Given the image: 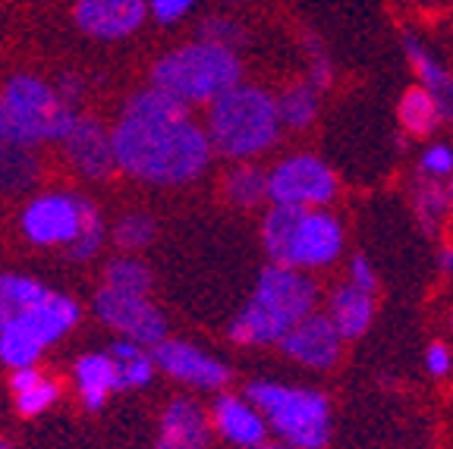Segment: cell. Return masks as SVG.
<instances>
[{"instance_id": "cell-19", "label": "cell", "mask_w": 453, "mask_h": 449, "mask_svg": "<svg viewBox=\"0 0 453 449\" xmlns=\"http://www.w3.org/2000/svg\"><path fill=\"white\" fill-rule=\"evenodd\" d=\"M406 57H410L412 70L418 76V85H422L425 92L432 95L441 107V117L453 119V76L444 70L432 57V50L425 48L422 42H416L412 35H406Z\"/></svg>"}, {"instance_id": "cell-33", "label": "cell", "mask_w": 453, "mask_h": 449, "mask_svg": "<svg viewBox=\"0 0 453 449\" xmlns=\"http://www.w3.org/2000/svg\"><path fill=\"white\" fill-rule=\"evenodd\" d=\"M202 42L224 44V48H236L242 42V28L234 19H224V16H211L202 26Z\"/></svg>"}, {"instance_id": "cell-37", "label": "cell", "mask_w": 453, "mask_h": 449, "mask_svg": "<svg viewBox=\"0 0 453 449\" xmlns=\"http://www.w3.org/2000/svg\"><path fill=\"white\" fill-rule=\"evenodd\" d=\"M309 57H311V85L321 92L331 82V64H327V54L319 42H309Z\"/></svg>"}, {"instance_id": "cell-41", "label": "cell", "mask_w": 453, "mask_h": 449, "mask_svg": "<svg viewBox=\"0 0 453 449\" xmlns=\"http://www.w3.org/2000/svg\"><path fill=\"white\" fill-rule=\"evenodd\" d=\"M255 449H293V446H290V443L277 440V443H262V446H255Z\"/></svg>"}, {"instance_id": "cell-32", "label": "cell", "mask_w": 453, "mask_h": 449, "mask_svg": "<svg viewBox=\"0 0 453 449\" xmlns=\"http://www.w3.org/2000/svg\"><path fill=\"white\" fill-rule=\"evenodd\" d=\"M104 239H107L104 217H101L98 208H92V211H88V220H85V226H82V232H79V239L66 248V252H70L73 261H88L104 248Z\"/></svg>"}, {"instance_id": "cell-31", "label": "cell", "mask_w": 453, "mask_h": 449, "mask_svg": "<svg viewBox=\"0 0 453 449\" xmlns=\"http://www.w3.org/2000/svg\"><path fill=\"white\" fill-rule=\"evenodd\" d=\"M450 208H453L450 189L441 186L438 179H428V183H422L416 189V214L425 232H434V226L441 224V217H444Z\"/></svg>"}, {"instance_id": "cell-4", "label": "cell", "mask_w": 453, "mask_h": 449, "mask_svg": "<svg viewBox=\"0 0 453 449\" xmlns=\"http://www.w3.org/2000/svg\"><path fill=\"white\" fill-rule=\"evenodd\" d=\"M76 113V107L60 98L57 85L32 72H16L0 88V141L28 148L42 141L60 145Z\"/></svg>"}, {"instance_id": "cell-1", "label": "cell", "mask_w": 453, "mask_h": 449, "mask_svg": "<svg viewBox=\"0 0 453 449\" xmlns=\"http://www.w3.org/2000/svg\"><path fill=\"white\" fill-rule=\"evenodd\" d=\"M117 170L149 186H183L205 173L214 148L192 107L157 85L139 88L123 101L111 129Z\"/></svg>"}, {"instance_id": "cell-43", "label": "cell", "mask_w": 453, "mask_h": 449, "mask_svg": "<svg viewBox=\"0 0 453 449\" xmlns=\"http://www.w3.org/2000/svg\"><path fill=\"white\" fill-rule=\"evenodd\" d=\"M447 189H450V198H453V179H450V186H447Z\"/></svg>"}, {"instance_id": "cell-23", "label": "cell", "mask_w": 453, "mask_h": 449, "mask_svg": "<svg viewBox=\"0 0 453 449\" xmlns=\"http://www.w3.org/2000/svg\"><path fill=\"white\" fill-rule=\"evenodd\" d=\"M111 358L120 374V390H142L155 380L157 361H155V349L149 346H139L133 339H117L111 346Z\"/></svg>"}, {"instance_id": "cell-17", "label": "cell", "mask_w": 453, "mask_h": 449, "mask_svg": "<svg viewBox=\"0 0 453 449\" xmlns=\"http://www.w3.org/2000/svg\"><path fill=\"white\" fill-rule=\"evenodd\" d=\"M211 430V412H205L189 396H177L161 415L157 449H208Z\"/></svg>"}, {"instance_id": "cell-2", "label": "cell", "mask_w": 453, "mask_h": 449, "mask_svg": "<svg viewBox=\"0 0 453 449\" xmlns=\"http://www.w3.org/2000/svg\"><path fill=\"white\" fill-rule=\"evenodd\" d=\"M315 299L319 289L299 267H265L252 299L230 323V339L236 346H280V339L311 315Z\"/></svg>"}, {"instance_id": "cell-21", "label": "cell", "mask_w": 453, "mask_h": 449, "mask_svg": "<svg viewBox=\"0 0 453 449\" xmlns=\"http://www.w3.org/2000/svg\"><path fill=\"white\" fill-rule=\"evenodd\" d=\"M10 390H13L16 412L22 418H35L44 415L60 396V384L48 374H42L38 368H19L10 374Z\"/></svg>"}, {"instance_id": "cell-34", "label": "cell", "mask_w": 453, "mask_h": 449, "mask_svg": "<svg viewBox=\"0 0 453 449\" xmlns=\"http://www.w3.org/2000/svg\"><path fill=\"white\" fill-rule=\"evenodd\" d=\"M422 170L432 179H441V176H453V148L447 145H434L422 155Z\"/></svg>"}, {"instance_id": "cell-42", "label": "cell", "mask_w": 453, "mask_h": 449, "mask_svg": "<svg viewBox=\"0 0 453 449\" xmlns=\"http://www.w3.org/2000/svg\"><path fill=\"white\" fill-rule=\"evenodd\" d=\"M0 449H13V446H10V443H7V440H0Z\"/></svg>"}, {"instance_id": "cell-13", "label": "cell", "mask_w": 453, "mask_h": 449, "mask_svg": "<svg viewBox=\"0 0 453 449\" xmlns=\"http://www.w3.org/2000/svg\"><path fill=\"white\" fill-rule=\"evenodd\" d=\"M149 0H76L73 22L98 42H120L145 26Z\"/></svg>"}, {"instance_id": "cell-18", "label": "cell", "mask_w": 453, "mask_h": 449, "mask_svg": "<svg viewBox=\"0 0 453 449\" xmlns=\"http://www.w3.org/2000/svg\"><path fill=\"white\" fill-rule=\"evenodd\" d=\"M73 377H76L79 400L85 402L88 412L104 408V402L120 390V374L113 365L111 352H85L73 365Z\"/></svg>"}, {"instance_id": "cell-39", "label": "cell", "mask_w": 453, "mask_h": 449, "mask_svg": "<svg viewBox=\"0 0 453 449\" xmlns=\"http://www.w3.org/2000/svg\"><path fill=\"white\" fill-rule=\"evenodd\" d=\"M57 92H60V98H64L66 104L76 107L79 98H82V82H79L76 76H64V82L57 85Z\"/></svg>"}, {"instance_id": "cell-40", "label": "cell", "mask_w": 453, "mask_h": 449, "mask_svg": "<svg viewBox=\"0 0 453 449\" xmlns=\"http://www.w3.org/2000/svg\"><path fill=\"white\" fill-rule=\"evenodd\" d=\"M441 270H444V274H453V248L441 252Z\"/></svg>"}, {"instance_id": "cell-36", "label": "cell", "mask_w": 453, "mask_h": 449, "mask_svg": "<svg viewBox=\"0 0 453 449\" xmlns=\"http://www.w3.org/2000/svg\"><path fill=\"white\" fill-rule=\"evenodd\" d=\"M349 283L359 289H365V293L375 295V286H378V277H375V267L368 264L365 255H356L353 261H349Z\"/></svg>"}, {"instance_id": "cell-24", "label": "cell", "mask_w": 453, "mask_h": 449, "mask_svg": "<svg viewBox=\"0 0 453 449\" xmlns=\"http://www.w3.org/2000/svg\"><path fill=\"white\" fill-rule=\"evenodd\" d=\"M38 173H42V164L32 148L0 141V192L16 195V192L32 189Z\"/></svg>"}, {"instance_id": "cell-29", "label": "cell", "mask_w": 453, "mask_h": 449, "mask_svg": "<svg viewBox=\"0 0 453 449\" xmlns=\"http://www.w3.org/2000/svg\"><path fill=\"white\" fill-rule=\"evenodd\" d=\"M104 286L129 295H149L151 289V267L135 255H120L104 267Z\"/></svg>"}, {"instance_id": "cell-11", "label": "cell", "mask_w": 453, "mask_h": 449, "mask_svg": "<svg viewBox=\"0 0 453 449\" xmlns=\"http://www.w3.org/2000/svg\"><path fill=\"white\" fill-rule=\"evenodd\" d=\"M340 248H343V230H340L337 220L321 211V208H305L290 236L283 264L299 267V270L325 267L337 258Z\"/></svg>"}, {"instance_id": "cell-5", "label": "cell", "mask_w": 453, "mask_h": 449, "mask_svg": "<svg viewBox=\"0 0 453 449\" xmlns=\"http://www.w3.org/2000/svg\"><path fill=\"white\" fill-rule=\"evenodd\" d=\"M242 64L234 48L214 42H192L170 50L151 70V85L180 98L183 104H214L220 95L240 85Z\"/></svg>"}, {"instance_id": "cell-26", "label": "cell", "mask_w": 453, "mask_h": 449, "mask_svg": "<svg viewBox=\"0 0 453 449\" xmlns=\"http://www.w3.org/2000/svg\"><path fill=\"white\" fill-rule=\"evenodd\" d=\"M305 208H293V204H271L268 214L262 220V242L265 252L271 255L274 264H283V255L290 246V236L296 230L299 217H303Z\"/></svg>"}, {"instance_id": "cell-27", "label": "cell", "mask_w": 453, "mask_h": 449, "mask_svg": "<svg viewBox=\"0 0 453 449\" xmlns=\"http://www.w3.org/2000/svg\"><path fill=\"white\" fill-rule=\"evenodd\" d=\"M224 192L236 208H255L258 202L268 198V173L252 167L249 161H242L226 173Z\"/></svg>"}, {"instance_id": "cell-22", "label": "cell", "mask_w": 453, "mask_h": 449, "mask_svg": "<svg viewBox=\"0 0 453 449\" xmlns=\"http://www.w3.org/2000/svg\"><path fill=\"white\" fill-rule=\"evenodd\" d=\"M50 289L42 280L28 274H0V331L26 315L32 305H38Z\"/></svg>"}, {"instance_id": "cell-7", "label": "cell", "mask_w": 453, "mask_h": 449, "mask_svg": "<svg viewBox=\"0 0 453 449\" xmlns=\"http://www.w3.org/2000/svg\"><path fill=\"white\" fill-rule=\"evenodd\" d=\"M79 302L64 293L50 289L42 302L32 305L22 317H16L13 323H7L0 331V361L10 371L19 368H35L44 349H50L54 343L66 337L79 323Z\"/></svg>"}, {"instance_id": "cell-10", "label": "cell", "mask_w": 453, "mask_h": 449, "mask_svg": "<svg viewBox=\"0 0 453 449\" xmlns=\"http://www.w3.org/2000/svg\"><path fill=\"white\" fill-rule=\"evenodd\" d=\"M92 311L104 327L120 333V339H133V343L149 346V349L167 339V321L149 295H129L104 286L95 295Z\"/></svg>"}, {"instance_id": "cell-3", "label": "cell", "mask_w": 453, "mask_h": 449, "mask_svg": "<svg viewBox=\"0 0 453 449\" xmlns=\"http://www.w3.org/2000/svg\"><path fill=\"white\" fill-rule=\"evenodd\" d=\"M280 110L277 98L255 85H236L226 95H220L214 104H208L205 133L214 155H224L230 161H249L265 155L280 139Z\"/></svg>"}, {"instance_id": "cell-14", "label": "cell", "mask_w": 453, "mask_h": 449, "mask_svg": "<svg viewBox=\"0 0 453 449\" xmlns=\"http://www.w3.org/2000/svg\"><path fill=\"white\" fill-rule=\"evenodd\" d=\"M155 361L157 371L196 390H224L230 380V368L224 361L183 339H164L161 346H155Z\"/></svg>"}, {"instance_id": "cell-6", "label": "cell", "mask_w": 453, "mask_h": 449, "mask_svg": "<svg viewBox=\"0 0 453 449\" xmlns=\"http://www.w3.org/2000/svg\"><path fill=\"white\" fill-rule=\"evenodd\" d=\"M246 396L258 406L277 440L290 443L293 449H325V443L331 440L327 396L274 380H252L246 386Z\"/></svg>"}, {"instance_id": "cell-38", "label": "cell", "mask_w": 453, "mask_h": 449, "mask_svg": "<svg viewBox=\"0 0 453 449\" xmlns=\"http://www.w3.org/2000/svg\"><path fill=\"white\" fill-rule=\"evenodd\" d=\"M425 368L434 374V377H444L447 371L453 368V355L444 343H432L428 352H425Z\"/></svg>"}, {"instance_id": "cell-20", "label": "cell", "mask_w": 453, "mask_h": 449, "mask_svg": "<svg viewBox=\"0 0 453 449\" xmlns=\"http://www.w3.org/2000/svg\"><path fill=\"white\" fill-rule=\"evenodd\" d=\"M372 317H375V302H372V293H365V289L347 283L331 295V321L343 339L362 337Z\"/></svg>"}, {"instance_id": "cell-15", "label": "cell", "mask_w": 453, "mask_h": 449, "mask_svg": "<svg viewBox=\"0 0 453 449\" xmlns=\"http://www.w3.org/2000/svg\"><path fill=\"white\" fill-rule=\"evenodd\" d=\"M340 343H343V337H340V331L334 327L331 315H315V311H311L309 317H303V321L280 339V349H283V355L299 361V365L315 368V371H327L340 358Z\"/></svg>"}, {"instance_id": "cell-16", "label": "cell", "mask_w": 453, "mask_h": 449, "mask_svg": "<svg viewBox=\"0 0 453 449\" xmlns=\"http://www.w3.org/2000/svg\"><path fill=\"white\" fill-rule=\"evenodd\" d=\"M211 428L218 437H224L226 443H234L240 449H255L268 443V422L258 412L255 402H249V396H230L220 393L211 406Z\"/></svg>"}, {"instance_id": "cell-25", "label": "cell", "mask_w": 453, "mask_h": 449, "mask_svg": "<svg viewBox=\"0 0 453 449\" xmlns=\"http://www.w3.org/2000/svg\"><path fill=\"white\" fill-rule=\"evenodd\" d=\"M396 117H400V126H403L410 135H416V139L432 135L434 126L444 119L441 117L438 101L425 92L422 85H416V88H410V92L403 95V101H400V107H396Z\"/></svg>"}, {"instance_id": "cell-35", "label": "cell", "mask_w": 453, "mask_h": 449, "mask_svg": "<svg viewBox=\"0 0 453 449\" xmlns=\"http://www.w3.org/2000/svg\"><path fill=\"white\" fill-rule=\"evenodd\" d=\"M192 7H196V0H149V13L155 16L157 22H164V26L183 19Z\"/></svg>"}, {"instance_id": "cell-8", "label": "cell", "mask_w": 453, "mask_h": 449, "mask_svg": "<svg viewBox=\"0 0 453 449\" xmlns=\"http://www.w3.org/2000/svg\"><path fill=\"white\" fill-rule=\"evenodd\" d=\"M95 204L73 192H38L26 202L19 214V230L32 246L70 248L82 232Z\"/></svg>"}, {"instance_id": "cell-44", "label": "cell", "mask_w": 453, "mask_h": 449, "mask_svg": "<svg viewBox=\"0 0 453 449\" xmlns=\"http://www.w3.org/2000/svg\"><path fill=\"white\" fill-rule=\"evenodd\" d=\"M425 4H438V0H425Z\"/></svg>"}, {"instance_id": "cell-30", "label": "cell", "mask_w": 453, "mask_h": 449, "mask_svg": "<svg viewBox=\"0 0 453 449\" xmlns=\"http://www.w3.org/2000/svg\"><path fill=\"white\" fill-rule=\"evenodd\" d=\"M155 232H157L155 217L133 211V214H123V217L113 224L111 239L120 252H142V248H149L151 242H155Z\"/></svg>"}, {"instance_id": "cell-9", "label": "cell", "mask_w": 453, "mask_h": 449, "mask_svg": "<svg viewBox=\"0 0 453 449\" xmlns=\"http://www.w3.org/2000/svg\"><path fill=\"white\" fill-rule=\"evenodd\" d=\"M337 195V176L321 157L296 155L280 161L268 173L271 204H293V208H325Z\"/></svg>"}, {"instance_id": "cell-12", "label": "cell", "mask_w": 453, "mask_h": 449, "mask_svg": "<svg viewBox=\"0 0 453 449\" xmlns=\"http://www.w3.org/2000/svg\"><path fill=\"white\" fill-rule=\"evenodd\" d=\"M66 161L76 167L79 176L85 179H107L117 170V155H113V139L111 129H104V123H98L95 117L76 113L73 126L66 129L64 141Z\"/></svg>"}, {"instance_id": "cell-28", "label": "cell", "mask_w": 453, "mask_h": 449, "mask_svg": "<svg viewBox=\"0 0 453 449\" xmlns=\"http://www.w3.org/2000/svg\"><path fill=\"white\" fill-rule=\"evenodd\" d=\"M280 123L287 129H305L319 113V88L311 82H296L277 98Z\"/></svg>"}]
</instances>
